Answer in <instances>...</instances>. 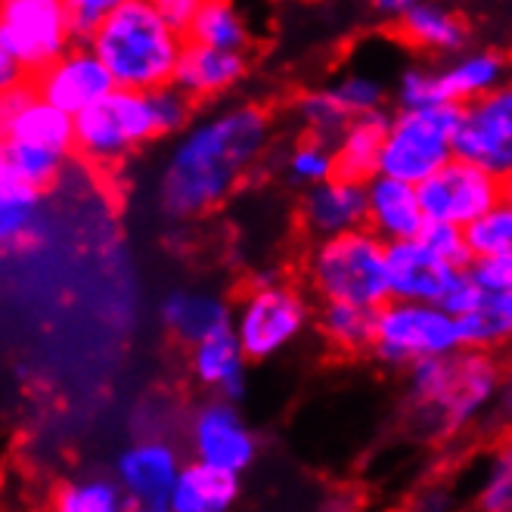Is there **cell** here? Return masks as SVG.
<instances>
[{
	"label": "cell",
	"mask_w": 512,
	"mask_h": 512,
	"mask_svg": "<svg viewBox=\"0 0 512 512\" xmlns=\"http://www.w3.org/2000/svg\"><path fill=\"white\" fill-rule=\"evenodd\" d=\"M270 146V115L258 103H230L177 134L162 162L156 199L174 221L221 208L258 168Z\"/></svg>",
	"instance_id": "obj_1"
},
{
	"label": "cell",
	"mask_w": 512,
	"mask_h": 512,
	"mask_svg": "<svg viewBox=\"0 0 512 512\" xmlns=\"http://www.w3.org/2000/svg\"><path fill=\"white\" fill-rule=\"evenodd\" d=\"M407 395L419 423L438 435L472 426L500 398V367L488 348H457L407 367Z\"/></svg>",
	"instance_id": "obj_2"
},
{
	"label": "cell",
	"mask_w": 512,
	"mask_h": 512,
	"mask_svg": "<svg viewBox=\"0 0 512 512\" xmlns=\"http://www.w3.org/2000/svg\"><path fill=\"white\" fill-rule=\"evenodd\" d=\"M106 63L115 87L159 90L174 81L187 35L149 0H125L87 41Z\"/></svg>",
	"instance_id": "obj_3"
},
{
	"label": "cell",
	"mask_w": 512,
	"mask_h": 512,
	"mask_svg": "<svg viewBox=\"0 0 512 512\" xmlns=\"http://www.w3.org/2000/svg\"><path fill=\"white\" fill-rule=\"evenodd\" d=\"M308 283L320 301L379 308L388 295V243L370 227L317 239L308 255Z\"/></svg>",
	"instance_id": "obj_4"
},
{
	"label": "cell",
	"mask_w": 512,
	"mask_h": 512,
	"mask_svg": "<svg viewBox=\"0 0 512 512\" xmlns=\"http://www.w3.org/2000/svg\"><path fill=\"white\" fill-rule=\"evenodd\" d=\"M463 122L460 103L401 106L388 122L379 174L423 184L429 174L457 156V131Z\"/></svg>",
	"instance_id": "obj_5"
},
{
	"label": "cell",
	"mask_w": 512,
	"mask_h": 512,
	"mask_svg": "<svg viewBox=\"0 0 512 512\" xmlns=\"http://www.w3.org/2000/svg\"><path fill=\"white\" fill-rule=\"evenodd\" d=\"M159 137L149 90L115 87L100 103L75 115V153L90 165H118Z\"/></svg>",
	"instance_id": "obj_6"
},
{
	"label": "cell",
	"mask_w": 512,
	"mask_h": 512,
	"mask_svg": "<svg viewBox=\"0 0 512 512\" xmlns=\"http://www.w3.org/2000/svg\"><path fill=\"white\" fill-rule=\"evenodd\" d=\"M463 348L460 320L435 301L388 298L376 308L373 354L385 367H413L416 360Z\"/></svg>",
	"instance_id": "obj_7"
},
{
	"label": "cell",
	"mask_w": 512,
	"mask_h": 512,
	"mask_svg": "<svg viewBox=\"0 0 512 512\" xmlns=\"http://www.w3.org/2000/svg\"><path fill=\"white\" fill-rule=\"evenodd\" d=\"M233 333L252 364L286 354L311 326V305L289 283L261 280L233 308Z\"/></svg>",
	"instance_id": "obj_8"
},
{
	"label": "cell",
	"mask_w": 512,
	"mask_h": 512,
	"mask_svg": "<svg viewBox=\"0 0 512 512\" xmlns=\"http://www.w3.org/2000/svg\"><path fill=\"white\" fill-rule=\"evenodd\" d=\"M0 38L16 53L28 78L78 44L66 0H0Z\"/></svg>",
	"instance_id": "obj_9"
},
{
	"label": "cell",
	"mask_w": 512,
	"mask_h": 512,
	"mask_svg": "<svg viewBox=\"0 0 512 512\" xmlns=\"http://www.w3.org/2000/svg\"><path fill=\"white\" fill-rule=\"evenodd\" d=\"M416 187L429 221H447L457 227H469L506 199V180L463 156H454Z\"/></svg>",
	"instance_id": "obj_10"
},
{
	"label": "cell",
	"mask_w": 512,
	"mask_h": 512,
	"mask_svg": "<svg viewBox=\"0 0 512 512\" xmlns=\"http://www.w3.org/2000/svg\"><path fill=\"white\" fill-rule=\"evenodd\" d=\"M190 454L199 463H208L215 469L243 475L258 460V438L246 416L239 413L236 401L215 398L196 407L187 426Z\"/></svg>",
	"instance_id": "obj_11"
},
{
	"label": "cell",
	"mask_w": 512,
	"mask_h": 512,
	"mask_svg": "<svg viewBox=\"0 0 512 512\" xmlns=\"http://www.w3.org/2000/svg\"><path fill=\"white\" fill-rule=\"evenodd\" d=\"M457 156L500 174L503 180L512 174V81L463 106Z\"/></svg>",
	"instance_id": "obj_12"
},
{
	"label": "cell",
	"mask_w": 512,
	"mask_h": 512,
	"mask_svg": "<svg viewBox=\"0 0 512 512\" xmlns=\"http://www.w3.org/2000/svg\"><path fill=\"white\" fill-rule=\"evenodd\" d=\"M184 469L177 447L165 438H140L115 460V478L131 509L165 512L171 509L174 481Z\"/></svg>",
	"instance_id": "obj_13"
},
{
	"label": "cell",
	"mask_w": 512,
	"mask_h": 512,
	"mask_svg": "<svg viewBox=\"0 0 512 512\" xmlns=\"http://www.w3.org/2000/svg\"><path fill=\"white\" fill-rule=\"evenodd\" d=\"M38 97L59 106L69 115H81L94 103H100L109 90H115V78L90 44H72L63 56L53 59L47 69L32 78Z\"/></svg>",
	"instance_id": "obj_14"
},
{
	"label": "cell",
	"mask_w": 512,
	"mask_h": 512,
	"mask_svg": "<svg viewBox=\"0 0 512 512\" xmlns=\"http://www.w3.org/2000/svg\"><path fill=\"white\" fill-rule=\"evenodd\" d=\"M298 218L314 239L367 227V180L333 174L323 184L301 190Z\"/></svg>",
	"instance_id": "obj_15"
},
{
	"label": "cell",
	"mask_w": 512,
	"mask_h": 512,
	"mask_svg": "<svg viewBox=\"0 0 512 512\" xmlns=\"http://www.w3.org/2000/svg\"><path fill=\"white\" fill-rule=\"evenodd\" d=\"M466 267L438 258L419 239L388 243V295L410 301H435L441 305L447 289L457 283Z\"/></svg>",
	"instance_id": "obj_16"
},
{
	"label": "cell",
	"mask_w": 512,
	"mask_h": 512,
	"mask_svg": "<svg viewBox=\"0 0 512 512\" xmlns=\"http://www.w3.org/2000/svg\"><path fill=\"white\" fill-rule=\"evenodd\" d=\"M426 221L429 218L416 184L388 174H376L367 180V227L385 243L416 239Z\"/></svg>",
	"instance_id": "obj_17"
},
{
	"label": "cell",
	"mask_w": 512,
	"mask_h": 512,
	"mask_svg": "<svg viewBox=\"0 0 512 512\" xmlns=\"http://www.w3.org/2000/svg\"><path fill=\"white\" fill-rule=\"evenodd\" d=\"M246 72H249L246 53L218 50V47L187 41L184 53H180V59H177L171 84L184 90L193 103L196 100H218V97L230 94L233 87L243 84Z\"/></svg>",
	"instance_id": "obj_18"
},
{
	"label": "cell",
	"mask_w": 512,
	"mask_h": 512,
	"mask_svg": "<svg viewBox=\"0 0 512 512\" xmlns=\"http://www.w3.org/2000/svg\"><path fill=\"white\" fill-rule=\"evenodd\" d=\"M249 354L239 345L233 326L221 329V333L208 336L196 345H190V373L193 379L215 391L218 398L239 401L246 395V370H249Z\"/></svg>",
	"instance_id": "obj_19"
},
{
	"label": "cell",
	"mask_w": 512,
	"mask_h": 512,
	"mask_svg": "<svg viewBox=\"0 0 512 512\" xmlns=\"http://www.w3.org/2000/svg\"><path fill=\"white\" fill-rule=\"evenodd\" d=\"M395 32L407 47L432 56H454L469 44L466 19L441 0H416L395 19Z\"/></svg>",
	"instance_id": "obj_20"
},
{
	"label": "cell",
	"mask_w": 512,
	"mask_h": 512,
	"mask_svg": "<svg viewBox=\"0 0 512 512\" xmlns=\"http://www.w3.org/2000/svg\"><path fill=\"white\" fill-rule=\"evenodd\" d=\"M159 317L168 333L184 345H196L208 336L221 333V329H230V323H233L230 305L221 295L208 292V289L168 292L159 305Z\"/></svg>",
	"instance_id": "obj_21"
},
{
	"label": "cell",
	"mask_w": 512,
	"mask_h": 512,
	"mask_svg": "<svg viewBox=\"0 0 512 512\" xmlns=\"http://www.w3.org/2000/svg\"><path fill=\"white\" fill-rule=\"evenodd\" d=\"M435 75L441 100L466 106L506 84L509 66L497 50H460L447 63L435 66Z\"/></svg>",
	"instance_id": "obj_22"
},
{
	"label": "cell",
	"mask_w": 512,
	"mask_h": 512,
	"mask_svg": "<svg viewBox=\"0 0 512 512\" xmlns=\"http://www.w3.org/2000/svg\"><path fill=\"white\" fill-rule=\"evenodd\" d=\"M41 233V190L25 184L0 153V258L32 246Z\"/></svg>",
	"instance_id": "obj_23"
},
{
	"label": "cell",
	"mask_w": 512,
	"mask_h": 512,
	"mask_svg": "<svg viewBox=\"0 0 512 512\" xmlns=\"http://www.w3.org/2000/svg\"><path fill=\"white\" fill-rule=\"evenodd\" d=\"M391 115L385 109L354 115L351 122L333 137V153H336V174L370 180L379 174L382 162V146L388 134Z\"/></svg>",
	"instance_id": "obj_24"
},
{
	"label": "cell",
	"mask_w": 512,
	"mask_h": 512,
	"mask_svg": "<svg viewBox=\"0 0 512 512\" xmlns=\"http://www.w3.org/2000/svg\"><path fill=\"white\" fill-rule=\"evenodd\" d=\"M239 500V475L215 469L208 463H184L174 491L171 509L174 512H227Z\"/></svg>",
	"instance_id": "obj_25"
},
{
	"label": "cell",
	"mask_w": 512,
	"mask_h": 512,
	"mask_svg": "<svg viewBox=\"0 0 512 512\" xmlns=\"http://www.w3.org/2000/svg\"><path fill=\"white\" fill-rule=\"evenodd\" d=\"M320 336L342 354H360L373 348L376 308L354 305V301H323L317 311Z\"/></svg>",
	"instance_id": "obj_26"
},
{
	"label": "cell",
	"mask_w": 512,
	"mask_h": 512,
	"mask_svg": "<svg viewBox=\"0 0 512 512\" xmlns=\"http://www.w3.org/2000/svg\"><path fill=\"white\" fill-rule=\"evenodd\" d=\"M10 140L35 143V146L53 149L59 156H72L75 153V115L63 112L59 106L35 94L32 103L19 112Z\"/></svg>",
	"instance_id": "obj_27"
},
{
	"label": "cell",
	"mask_w": 512,
	"mask_h": 512,
	"mask_svg": "<svg viewBox=\"0 0 512 512\" xmlns=\"http://www.w3.org/2000/svg\"><path fill=\"white\" fill-rule=\"evenodd\" d=\"M187 41L246 53L249 47V22L233 0H202L196 19L187 28Z\"/></svg>",
	"instance_id": "obj_28"
},
{
	"label": "cell",
	"mask_w": 512,
	"mask_h": 512,
	"mask_svg": "<svg viewBox=\"0 0 512 512\" xmlns=\"http://www.w3.org/2000/svg\"><path fill=\"white\" fill-rule=\"evenodd\" d=\"M53 509L59 512H122L131 509L128 497L112 475H84L72 478L53 494Z\"/></svg>",
	"instance_id": "obj_29"
},
{
	"label": "cell",
	"mask_w": 512,
	"mask_h": 512,
	"mask_svg": "<svg viewBox=\"0 0 512 512\" xmlns=\"http://www.w3.org/2000/svg\"><path fill=\"white\" fill-rule=\"evenodd\" d=\"M457 320L463 348H491L512 339V289L488 292L472 314Z\"/></svg>",
	"instance_id": "obj_30"
},
{
	"label": "cell",
	"mask_w": 512,
	"mask_h": 512,
	"mask_svg": "<svg viewBox=\"0 0 512 512\" xmlns=\"http://www.w3.org/2000/svg\"><path fill=\"white\" fill-rule=\"evenodd\" d=\"M336 174V153H333V140H323V137H305L298 140L286 159H283V177L289 180L292 187L298 190H308L317 187L323 180H329Z\"/></svg>",
	"instance_id": "obj_31"
},
{
	"label": "cell",
	"mask_w": 512,
	"mask_h": 512,
	"mask_svg": "<svg viewBox=\"0 0 512 512\" xmlns=\"http://www.w3.org/2000/svg\"><path fill=\"white\" fill-rule=\"evenodd\" d=\"M0 153H4L10 168L25 180V184L38 187L41 193L56 184L66 162H69V156H59V153H53V149L22 143V140H7L4 146H0Z\"/></svg>",
	"instance_id": "obj_32"
},
{
	"label": "cell",
	"mask_w": 512,
	"mask_h": 512,
	"mask_svg": "<svg viewBox=\"0 0 512 512\" xmlns=\"http://www.w3.org/2000/svg\"><path fill=\"white\" fill-rule=\"evenodd\" d=\"M466 230V243L472 261L478 258H494L512 252V202L500 199L485 215L475 218Z\"/></svg>",
	"instance_id": "obj_33"
},
{
	"label": "cell",
	"mask_w": 512,
	"mask_h": 512,
	"mask_svg": "<svg viewBox=\"0 0 512 512\" xmlns=\"http://www.w3.org/2000/svg\"><path fill=\"white\" fill-rule=\"evenodd\" d=\"M295 118H298V125L305 128V134L323 137V140H333L351 122V115L342 109L339 97L333 94L329 84L301 94L295 103Z\"/></svg>",
	"instance_id": "obj_34"
},
{
	"label": "cell",
	"mask_w": 512,
	"mask_h": 512,
	"mask_svg": "<svg viewBox=\"0 0 512 512\" xmlns=\"http://www.w3.org/2000/svg\"><path fill=\"white\" fill-rule=\"evenodd\" d=\"M478 506L488 512H512V438L491 454L478 485Z\"/></svg>",
	"instance_id": "obj_35"
},
{
	"label": "cell",
	"mask_w": 512,
	"mask_h": 512,
	"mask_svg": "<svg viewBox=\"0 0 512 512\" xmlns=\"http://www.w3.org/2000/svg\"><path fill=\"white\" fill-rule=\"evenodd\" d=\"M333 87V94L339 97L342 109L354 118V115H364V112H376V109H385V100H388V87L379 75L373 72H348L342 75L339 81L329 84Z\"/></svg>",
	"instance_id": "obj_36"
},
{
	"label": "cell",
	"mask_w": 512,
	"mask_h": 512,
	"mask_svg": "<svg viewBox=\"0 0 512 512\" xmlns=\"http://www.w3.org/2000/svg\"><path fill=\"white\" fill-rule=\"evenodd\" d=\"M419 243L429 246L438 258L457 264V267H469L472 255H469V243H466V230L447 221H426V227L419 230Z\"/></svg>",
	"instance_id": "obj_37"
},
{
	"label": "cell",
	"mask_w": 512,
	"mask_h": 512,
	"mask_svg": "<svg viewBox=\"0 0 512 512\" xmlns=\"http://www.w3.org/2000/svg\"><path fill=\"white\" fill-rule=\"evenodd\" d=\"M398 106H441V90L435 66H407L395 84Z\"/></svg>",
	"instance_id": "obj_38"
},
{
	"label": "cell",
	"mask_w": 512,
	"mask_h": 512,
	"mask_svg": "<svg viewBox=\"0 0 512 512\" xmlns=\"http://www.w3.org/2000/svg\"><path fill=\"white\" fill-rule=\"evenodd\" d=\"M122 4H125V0H66L75 41L87 44L90 35H94L97 28L112 16L118 7H122Z\"/></svg>",
	"instance_id": "obj_39"
},
{
	"label": "cell",
	"mask_w": 512,
	"mask_h": 512,
	"mask_svg": "<svg viewBox=\"0 0 512 512\" xmlns=\"http://www.w3.org/2000/svg\"><path fill=\"white\" fill-rule=\"evenodd\" d=\"M469 274L481 283L485 292H506L512 289V252L494 255V258H478L469 264Z\"/></svg>",
	"instance_id": "obj_40"
},
{
	"label": "cell",
	"mask_w": 512,
	"mask_h": 512,
	"mask_svg": "<svg viewBox=\"0 0 512 512\" xmlns=\"http://www.w3.org/2000/svg\"><path fill=\"white\" fill-rule=\"evenodd\" d=\"M485 289H481V283L469 274V267L463 270V274L457 277V283L447 289V295H444V301L441 305L454 314V317H466V314H472L481 301H485Z\"/></svg>",
	"instance_id": "obj_41"
},
{
	"label": "cell",
	"mask_w": 512,
	"mask_h": 512,
	"mask_svg": "<svg viewBox=\"0 0 512 512\" xmlns=\"http://www.w3.org/2000/svg\"><path fill=\"white\" fill-rule=\"evenodd\" d=\"M38 94L32 81H25L19 87H10V90H0V146H4L13 134V125L19 112L32 103V97Z\"/></svg>",
	"instance_id": "obj_42"
},
{
	"label": "cell",
	"mask_w": 512,
	"mask_h": 512,
	"mask_svg": "<svg viewBox=\"0 0 512 512\" xmlns=\"http://www.w3.org/2000/svg\"><path fill=\"white\" fill-rule=\"evenodd\" d=\"M28 81V72L25 66L16 59V53L7 47V41L0 38V90H10V87H19Z\"/></svg>",
	"instance_id": "obj_43"
},
{
	"label": "cell",
	"mask_w": 512,
	"mask_h": 512,
	"mask_svg": "<svg viewBox=\"0 0 512 512\" xmlns=\"http://www.w3.org/2000/svg\"><path fill=\"white\" fill-rule=\"evenodd\" d=\"M199 4H202V0H168V4L162 7V13H165V19L177 28V32H184V35H187L190 22H193L196 13H199Z\"/></svg>",
	"instance_id": "obj_44"
},
{
	"label": "cell",
	"mask_w": 512,
	"mask_h": 512,
	"mask_svg": "<svg viewBox=\"0 0 512 512\" xmlns=\"http://www.w3.org/2000/svg\"><path fill=\"white\" fill-rule=\"evenodd\" d=\"M416 4V0H367V7L382 16V19H398L404 10H410Z\"/></svg>",
	"instance_id": "obj_45"
},
{
	"label": "cell",
	"mask_w": 512,
	"mask_h": 512,
	"mask_svg": "<svg viewBox=\"0 0 512 512\" xmlns=\"http://www.w3.org/2000/svg\"><path fill=\"white\" fill-rule=\"evenodd\" d=\"M506 199H509V202H512V174H509V177H506Z\"/></svg>",
	"instance_id": "obj_46"
},
{
	"label": "cell",
	"mask_w": 512,
	"mask_h": 512,
	"mask_svg": "<svg viewBox=\"0 0 512 512\" xmlns=\"http://www.w3.org/2000/svg\"><path fill=\"white\" fill-rule=\"evenodd\" d=\"M149 4H156V7H165V4H168V0H149Z\"/></svg>",
	"instance_id": "obj_47"
},
{
	"label": "cell",
	"mask_w": 512,
	"mask_h": 512,
	"mask_svg": "<svg viewBox=\"0 0 512 512\" xmlns=\"http://www.w3.org/2000/svg\"><path fill=\"white\" fill-rule=\"evenodd\" d=\"M488 4H512V0H488Z\"/></svg>",
	"instance_id": "obj_48"
}]
</instances>
